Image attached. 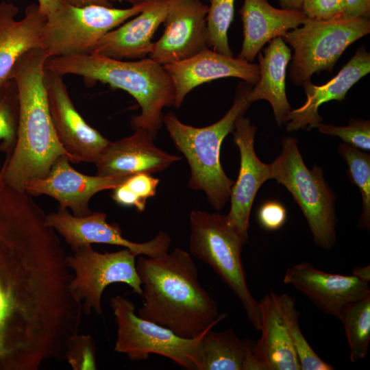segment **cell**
I'll return each mask as SVG.
<instances>
[{
  "label": "cell",
  "mask_w": 370,
  "mask_h": 370,
  "mask_svg": "<svg viewBox=\"0 0 370 370\" xmlns=\"http://www.w3.org/2000/svg\"><path fill=\"white\" fill-rule=\"evenodd\" d=\"M339 320L344 325L349 359L356 362L365 358L370 342V295L347 305Z\"/></svg>",
  "instance_id": "obj_28"
},
{
  "label": "cell",
  "mask_w": 370,
  "mask_h": 370,
  "mask_svg": "<svg viewBox=\"0 0 370 370\" xmlns=\"http://www.w3.org/2000/svg\"><path fill=\"white\" fill-rule=\"evenodd\" d=\"M282 150L271 164V179L292 194L306 217L314 242L330 249L336 241L334 195L326 184L322 169H308L299 151L297 140L284 137Z\"/></svg>",
  "instance_id": "obj_9"
},
{
  "label": "cell",
  "mask_w": 370,
  "mask_h": 370,
  "mask_svg": "<svg viewBox=\"0 0 370 370\" xmlns=\"http://www.w3.org/2000/svg\"><path fill=\"white\" fill-rule=\"evenodd\" d=\"M370 72V53L360 45L335 77L326 84L316 86L310 82L303 86L306 100L301 107L291 110L286 118L288 132L317 127L323 121L318 109L332 100L341 101L348 90Z\"/></svg>",
  "instance_id": "obj_21"
},
{
  "label": "cell",
  "mask_w": 370,
  "mask_h": 370,
  "mask_svg": "<svg viewBox=\"0 0 370 370\" xmlns=\"http://www.w3.org/2000/svg\"><path fill=\"white\" fill-rule=\"evenodd\" d=\"M44 82L53 125L70 161L95 164L111 141L89 125L78 112L63 75L45 69Z\"/></svg>",
  "instance_id": "obj_12"
},
{
  "label": "cell",
  "mask_w": 370,
  "mask_h": 370,
  "mask_svg": "<svg viewBox=\"0 0 370 370\" xmlns=\"http://www.w3.org/2000/svg\"><path fill=\"white\" fill-rule=\"evenodd\" d=\"M234 4L235 0H211L206 17L208 47L228 56H233L227 32L234 18Z\"/></svg>",
  "instance_id": "obj_31"
},
{
  "label": "cell",
  "mask_w": 370,
  "mask_h": 370,
  "mask_svg": "<svg viewBox=\"0 0 370 370\" xmlns=\"http://www.w3.org/2000/svg\"><path fill=\"white\" fill-rule=\"evenodd\" d=\"M48 58L44 49H32L18 59L10 75L18 89L19 121L16 145L3 162L4 181L20 191H24L27 182L45 177L58 158L66 155L69 158L50 114L44 82Z\"/></svg>",
  "instance_id": "obj_3"
},
{
  "label": "cell",
  "mask_w": 370,
  "mask_h": 370,
  "mask_svg": "<svg viewBox=\"0 0 370 370\" xmlns=\"http://www.w3.org/2000/svg\"><path fill=\"white\" fill-rule=\"evenodd\" d=\"M63 0H38V5L42 14L47 16L56 10Z\"/></svg>",
  "instance_id": "obj_38"
},
{
  "label": "cell",
  "mask_w": 370,
  "mask_h": 370,
  "mask_svg": "<svg viewBox=\"0 0 370 370\" xmlns=\"http://www.w3.org/2000/svg\"><path fill=\"white\" fill-rule=\"evenodd\" d=\"M260 79L249 95L252 103L258 100L268 101L279 126L286 123L292 110L286 94V71L291 59L290 48L282 37H276L258 53Z\"/></svg>",
  "instance_id": "obj_25"
},
{
  "label": "cell",
  "mask_w": 370,
  "mask_h": 370,
  "mask_svg": "<svg viewBox=\"0 0 370 370\" xmlns=\"http://www.w3.org/2000/svg\"><path fill=\"white\" fill-rule=\"evenodd\" d=\"M283 282L305 295L322 312L338 319L347 305L370 295L369 283L353 274L325 272L308 262L288 267Z\"/></svg>",
  "instance_id": "obj_16"
},
{
  "label": "cell",
  "mask_w": 370,
  "mask_h": 370,
  "mask_svg": "<svg viewBox=\"0 0 370 370\" xmlns=\"http://www.w3.org/2000/svg\"><path fill=\"white\" fill-rule=\"evenodd\" d=\"M258 219L260 225L267 230H279L286 220V208L278 201H268L259 208Z\"/></svg>",
  "instance_id": "obj_36"
},
{
  "label": "cell",
  "mask_w": 370,
  "mask_h": 370,
  "mask_svg": "<svg viewBox=\"0 0 370 370\" xmlns=\"http://www.w3.org/2000/svg\"><path fill=\"white\" fill-rule=\"evenodd\" d=\"M253 86L245 81L240 82L230 110L220 120L208 126L195 127L184 124L173 112L163 117V124L171 138L188 163V186L204 191L208 202L216 210L225 206L234 183L221 164V143L233 132L236 119L245 114L251 105L249 95Z\"/></svg>",
  "instance_id": "obj_5"
},
{
  "label": "cell",
  "mask_w": 370,
  "mask_h": 370,
  "mask_svg": "<svg viewBox=\"0 0 370 370\" xmlns=\"http://www.w3.org/2000/svg\"><path fill=\"white\" fill-rule=\"evenodd\" d=\"M97 349L90 335H72L67 341L64 358L73 370L97 369Z\"/></svg>",
  "instance_id": "obj_33"
},
{
  "label": "cell",
  "mask_w": 370,
  "mask_h": 370,
  "mask_svg": "<svg viewBox=\"0 0 370 370\" xmlns=\"http://www.w3.org/2000/svg\"><path fill=\"white\" fill-rule=\"evenodd\" d=\"M5 165L3 163L1 170H0V190H2L5 186V181H4V171H5Z\"/></svg>",
  "instance_id": "obj_43"
},
{
  "label": "cell",
  "mask_w": 370,
  "mask_h": 370,
  "mask_svg": "<svg viewBox=\"0 0 370 370\" xmlns=\"http://www.w3.org/2000/svg\"><path fill=\"white\" fill-rule=\"evenodd\" d=\"M73 251V255L66 257L67 267L75 273L70 290L86 314L92 310L102 314V294L111 284H126L141 296L143 288L136 267L137 256L127 248L99 253L91 245H86Z\"/></svg>",
  "instance_id": "obj_11"
},
{
  "label": "cell",
  "mask_w": 370,
  "mask_h": 370,
  "mask_svg": "<svg viewBox=\"0 0 370 370\" xmlns=\"http://www.w3.org/2000/svg\"><path fill=\"white\" fill-rule=\"evenodd\" d=\"M70 162L67 156H60L45 177L27 182L24 191L49 196L58 201L60 209L69 208L74 216L84 217L92 212L89 202L95 194L113 189L130 175H88L74 169Z\"/></svg>",
  "instance_id": "obj_14"
},
{
  "label": "cell",
  "mask_w": 370,
  "mask_h": 370,
  "mask_svg": "<svg viewBox=\"0 0 370 370\" xmlns=\"http://www.w3.org/2000/svg\"><path fill=\"white\" fill-rule=\"evenodd\" d=\"M352 274L359 279L369 283L370 280L369 265L364 267L355 268L352 271Z\"/></svg>",
  "instance_id": "obj_40"
},
{
  "label": "cell",
  "mask_w": 370,
  "mask_h": 370,
  "mask_svg": "<svg viewBox=\"0 0 370 370\" xmlns=\"http://www.w3.org/2000/svg\"><path fill=\"white\" fill-rule=\"evenodd\" d=\"M153 139L149 132L140 128L130 136L110 142L95 164L96 175L151 174L165 170L181 159L157 147Z\"/></svg>",
  "instance_id": "obj_19"
},
{
  "label": "cell",
  "mask_w": 370,
  "mask_h": 370,
  "mask_svg": "<svg viewBox=\"0 0 370 370\" xmlns=\"http://www.w3.org/2000/svg\"><path fill=\"white\" fill-rule=\"evenodd\" d=\"M107 215L92 212L84 217H76L67 209H59L46 215L47 224L62 236L73 251L92 243L108 244L127 248L136 256L157 258L169 252L171 239L164 231L147 242L135 243L123 237L118 223H109Z\"/></svg>",
  "instance_id": "obj_13"
},
{
  "label": "cell",
  "mask_w": 370,
  "mask_h": 370,
  "mask_svg": "<svg viewBox=\"0 0 370 370\" xmlns=\"http://www.w3.org/2000/svg\"><path fill=\"white\" fill-rule=\"evenodd\" d=\"M151 1L128 8L75 6L63 1L47 15L40 47L49 58L92 53L105 34L140 13Z\"/></svg>",
  "instance_id": "obj_8"
},
{
  "label": "cell",
  "mask_w": 370,
  "mask_h": 370,
  "mask_svg": "<svg viewBox=\"0 0 370 370\" xmlns=\"http://www.w3.org/2000/svg\"><path fill=\"white\" fill-rule=\"evenodd\" d=\"M369 32V18H307L282 37L294 49L289 69L292 82L303 86L314 73L332 71L345 49Z\"/></svg>",
  "instance_id": "obj_7"
},
{
  "label": "cell",
  "mask_w": 370,
  "mask_h": 370,
  "mask_svg": "<svg viewBox=\"0 0 370 370\" xmlns=\"http://www.w3.org/2000/svg\"><path fill=\"white\" fill-rule=\"evenodd\" d=\"M25 191L0 190V370H38L62 359L82 305L57 232Z\"/></svg>",
  "instance_id": "obj_1"
},
{
  "label": "cell",
  "mask_w": 370,
  "mask_h": 370,
  "mask_svg": "<svg viewBox=\"0 0 370 370\" xmlns=\"http://www.w3.org/2000/svg\"><path fill=\"white\" fill-rule=\"evenodd\" d=\"M254 342L241 339L232 329H210L199 343L197 370H249Z\"/></svg>",
  "instance_id": "obj_26"
},
{
  "label": "cell",
  "mask_w": 370,
  "mask_h": 370,
  "mask_svg": "<svg viewBox=\"0 0 370 370\" xmlns=\"http://www.w3.org/2000/svg\"><path fill=\"white\" fill-rule=\"evenodd\" d=\"M370 17V0H345V9L342 18Z\"/></svg>",
  "instance_id": "obj_37"
},
{
  "label": "cell",
  "mask_w": 370,
  "mask_h": 370,
  "mask_svg": "<svg viewBox=\"0 0 370 370\" xmlns=\"http://www.w3.org/2000/svg\"><path fill=\"white\" fill-rule=\"evenodd\" d=\"M108 1L110 3L114 2V1H119V2L125 1V2L130 3L132 5H139V4L148 2L151 0H108Z\"/></svg>",
  "instance_id": "obj_42"
},
{
  "label": "cell",
  "mask_w": 370,
  "mask_h": 370,
  "mask_svg": "<svg viewBox=\"0 0 370 370\" xmlns=\"http://www.w3.org/2000/svg\"><path fill=\"white\" fill-rule=\"evenodd\" d=\"M303 0H279L282 8L288 10H301Z\"/></svg>",
  "instance_id": "obj_41"
},
{
  "label": "cell",
  "mask_w": 370,
  "mask_h": 370,
  "mask_svg": "<svg viewBox=\"0 0 370 370\" xmlns=\"http://www.w3.org/2000/svg\"><path fill=\"white\" fill-rule=\"evenodd\" d=\"M169 0H151L132 19L105 34L92 53L116 60H140L152 50L154 33L165 21Z\"/></svg>",
  "instance_id": "obj_20"
},
{
  "label": "cell",
  "mask_w": 370,
  "mask_h": 370,
  "mask_svg": "<svg viewBox=\"0 0 370 370\" xmlns=\"http://www.w3.org/2000/svg\"><path fill=\"white\" fill-rule=\"evenodd\" d=\"M338 152L346 161L352 181L358 186L362 197V209L359 226L370 227V156L347 143L341 144Z\"/></svg>",
  "instance_id": "obj_30"
},
{
  "label": "cell",
  "mask_w": 370,
  "mask_h": 370,
  "mask_svg": "<svg viewBox=\"0 0 370 370\" xmlns=\"http://www.w3.org/2000/svg\"><path fill=\"white\" fill-rule=\"evenodd\" d=\"M227 214L194 210L190 214V254L209 265L242 304L256 330L260 328L257 301L246 280L241 254L247 243Z\"/></svg>",
  "instance_id": "obj_6"
},
{
  "label": "cell",
  "mask_w": 370,
  "mask_h": 370,
  "mask_svg": "<svg viewBox=\"0 0 370 370\" xmlns=\"http://www.w3.org/2000/svg\"><path fill=\"white\" fill-rule=\"evenodd\" d=\"M17 6L11 2H0V88L10 79L12 71L18 59L27 51L40 47L42 29L47 16L38 4H30L25 16L16 19Z\"/></svg>",
  "instance_id": "obj_23"
},
{
  "label": "cell",
  "mask_w": 370,
  "mask_h": 370,
  "mask_svg": "<svg viewBox=\"0 0 370 370\" xmlns=\"http://www.w3.org/2000/svg\"><path fill=\"white\" fill-rule=\"evenodd\" d=\"M19 121L18 89L12 77L0 88V152L8 159L16 145Z\"/></svg>",
  "instance_id": "obj_29"
},
{
  "label": "cell",
  "mask_w": 370,
  "mask_h": 370,
  "mask_svg": "<svg viewBox=\"0 0 370 370\" xmlns=\"http://www.w3.org/2000/svg\"><path fill=\"white\" fill-rule=\"evenodd\" d=\"M243 41L238 58L252 62L264 45L301 25L307 19L301 10L276 8L267 0H244L239 10Z\"/></svg>",
  "instance_id": "obj_22"
},
{
  "label": "cell",
  "mask_w": 370,
  "mask_h": 370,
  "mask_svg": "<svg viewBox=\"0 0 370 370\" xmlns=\"http://www.w3.org/2000/svg\"><path fill=\"white\" fill-rule=\"evenodd\" d=\"M256 131L257 127L243 114L236 119L232 132L240 151L241 162L237 180L231 189V207L227 216L230 223L247 239L249 215L254 198L261 185L271 179V164L261 162L254 151Z\"/></svg>",
  "instance_id": "obj_18"
},
{
  "label": "cell",
  "mask_w": 370,
  "mask_h": 370,
  "mask_svg": "<svg viewBox=\"0 0 370 370\" xmlns=\"http://www.w3.org/2000/svg\"><path fill=\"white\" fill-rule=\"evenodd\" d=\"M319 132L341 138L345 143L364 150L370 149V121L362 119H349L347 126L319 123Z\"/></svg>",
  "instance_id": "obj_34"
},
{
  "label": "cell",
  "mask_w": 370,
  "mask_h": 370,
  "mask_svg": "<svg viewBox=\"0 0 370 370\" xmlns=\"http://www.w3.org/2000/svg\"><path fill=\"white\" fill-rule=\"evenodd\" d=\"M208 5L201 0H169L164 31L148 57L164 65L208 48Z\"/></svg>",
  "instance_id": "obj_15"
},
{
  "label": "cell",
  "mask_w": 370,
  "mask_h": 370,
  "mask_svg": "<svg viewBox=\"0 0 370 370\" xmlns=\"http://www.w3.org/2000/svg\"><path fill=\"white\" fill-rule=\"evenodd\" d=\"M275 306L286 328L301 370H332L334 367L323 360L310 345L300 329L299 314L293 297L286 293H271Z\"/></svg>",
  "instance_id": "obj_27"
},
{
  "label": "cell",
  "mask_w": 370,
  "mask_h": 370,
  "mask_svg": "<svg viewBox=\"0 0 370 370\" xmlns=\"http://www.w3.org/2000/svg\"><path fill=\"white\" fill-rule=\"evenodd\" d=\"M159 182L158 178L149 173L132 174L112 189L111 197L121 206L134 207L137 212H142L147 200L155 196Z\"/></svg>",
  "instance_id": "obj_32"
},
{
  "label": "cell",
  "mask_w": 370,
  "mask_h": 370,
  "mask_svg": "<svg viewBox=\"0 0 370 370\" xmlns=\"http://www.w3.org/2000/svg\"><path fill=\"white\" fill-rule=\"evenodd\" d=\"M110 306L117 325L114 352L125 354L131 360H145L151 354H158L182 368L197 370L199 343L206 332L193 338L181 337L138 317L133 302L121 295L111 297Z\"/></svg>",
  "instance_id": "obj_10"
},
{
  "label": "cell",
  "mask_w": 370,
  "mask_h": 370,
  "mask_svg": "<svg viewBox=\"0 0 370 370\" xmlns=\"http://www.w3.org/2000/svg\"><path fill=\"white\" fill-rule=\"evenodd\" d=\"M136 267L143 299L138 317L186 338L200 336L227 317L200 284L190 253L175 248L157 258L141 255Z\"/></svg>",
  "instance_id": "obj_2"
},
{
  "label": "cell",
  "mask_w": 370,
  "mask_h": 370,
  "mask_svg": "<svg viewBox=\"0 0 370 370\" xmlns=\"http://www.w3.org/2000/svg\"><path fill=\"white\" fill-rule=\"evenodd\" d=\"M163 66L174 87L175 108L181 106L193 88L204 83L233 77L255 85L260 79L258 64L228 56L209 47L189 58Z\"/></svg>",
  "instance_id": "obj_17"
},
{
  "label": "cell",
  "mask_w": 370,
  "mask_h": 370,
  "mask_svg": "<svg viewBox=\"0 0 370 370\" xmlns=\"http://www.w3.org/2000/svg\"><path fill=\"white\" fill-rule=\"evenodd\" d=\"M258 306L261 336L254 342L249 370H299L300 365L286 328L271 293Z\"/></svg>",
  "instance_id": "obj_24"
},
{
  "label": "cell",
  "mask_w": 370,
  "mask_h": 370,
  "mask_svg": "<svg viewBox=\"0 0 370 370\" xmlns=\"http://www.w3.org/2000/svg\"><path fill=\"white\" fill-rule=\"evenodd\" d=\"M65 2L75 5L85 6L88 5H100L112 7V4L108 0H63Z\"/></svg>",
  "instance_id": "obj_39"
},
{
  "label": "cell",
  "mask_w": 370,
  "mask_h": 370,
  "mask_svg": "<svg viewBox=\"0 0 370 370\" xmlns=\"http://www.w3.org/2000/svg\"><path fill=\"white\" fill-rule=\"evenodd\" d=\"M45 69L63 76H81L88 84L101 82L126 91L141 110L131 119L132 129H145L154 138L163 125V108L174 105L175 90L170 76L163 65L149 57L135 61L94 53L50 57Z\"/></svg>",
  "instance_id": "obj_4"
},
{
  "label": "cell",
  "mask_w": 370,
  "mask_h": 370,
  "mask_svg": "<svg viewBox=\"0 0 370 370\" xmlns=\"http://www.w3.org/2000/svg\"><path fill=\"white\" fill-rule=\"evenodd\" d=\"M345 0H303L301 10L307 18L332 20L342 18Z\"/></svg>",
  "instance_id": "obj_35"
}]
</instances>
